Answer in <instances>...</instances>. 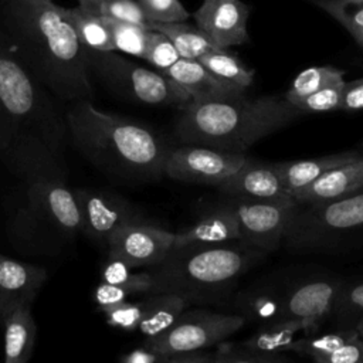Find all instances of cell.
I'll use <instances>...</instances> for the list:
<instances>
[{"instance_id":"cell-1","label":"cell","mask_w":363,"mask_h":363,"mask_svg":"<svg viewBox=\"0 0 363 363\" xmlns=\"http://www.w3.org/2000/svg\"><path fill=\"white\" fill-rule=\"evenodd\" d=\"M0 28L50 92L67 102L94 98L86 47L51 0H7Z\"/></svg>"},{"instance_id":"cell-2","label":"cell","mask_w":363,"mask_h":363,"mask_svg":"<svg viewBox=\"0 0 363 363\" xmlns=\"http://www.w3.org/2000/svg\"><path fill=\"white\" fill-rule=\"evenodd\" d=\"M64 118L77 150L111 177L147 183L164 176L170 146L150 126L101 111L89 99L71 102Z\"/></svg>"},{"instance_id":"cell-3","label":"cell","mask_w":363,"mask_h":363,"mask_svg":"<svg viewBox=\"0 0 363 363\" xmlns=\"http://www.w3.org/2000/svg\"><path fill=\"white\" fill-rule=\"evenodd\" d=\"M302 112L285 98L244 95L225 99L191 101L180 109L174 136L180 145H199L244 153L262 138L291 123Z\"/></svg>"},{"instance_id":"cell-4","label":"cell","mask_w":363,"mask_h":363,"mask_svg":"<svg viewBox=\"0 0 363 363\" xmlns=\"http://www.w3.org/2000/svg\"><path fill=\"white\" fill-rule=\"evenodd\" d=\"M264 254L242 241L170 250L152 267V294H173L187 303L220 302Z\"/></svg>"},{"instance_id":"cell-5","label":"cell","mask_w":363,"mask_h":363,"mask_svg":"<svg viewBox=\"0 0 363 363\" xmlns=\"http://www.w3.org/2000/svg\"><path fill=\"white\" fill-rule=\"evenodd\" d=\"M0 156L23 179L35 216L65 237L79 233V211L74 189L65 180L60 153L37 136L18 132Z\"/></svg>"},{"instance_id":"cell-6","label":"cell","mask_w":363,"mask_h":363,"mask_svg":"<svg viewBox=\"0 0 363 363\" xmlns=\"http://www.w3.org/2000/svg\"><path fill=\"white\" fill-rule=\"evenodd\" d=\"M0 104L18 132L41 139L61 153L67 133L64 113L47 88L34 77L0 28Z\"/></svg>"},{"instance_id":"cell-7","label":"cell","mask_w":363,"mask_h":363,"mask_svg":"<svg viewBox=\"0 0 363 363\" xmlns=\"http://www.w3.org/2000/svg\"><path fill=\"white\" fill-rule=\"evenodd\" d=\"M363 241V190L349 197L294 204L284 242L296 251H333Z\"/></svg>"},{"instance_id":"cell-8","label":"cell","mask_w":363,"mask_h":363,"mask_svg":"<svg viewBox=\"0 0 363 363\" xmlns=\"http://www.w3.org/2000/svg\"><path fill=\"white\" fill-rule=\"evenodd\" d=\"M91 77L115 95L145 105L174 106L179 111L191 102V98L170 78L159 71L145 68L115 51L86 48Z\"/></svg>"},{"instance_id":"cell-9","label":"cell","mask_w":363,"mask_h":363,"mask_svg":"<svg viewBox=\"0 0 363 363\" xmlns=\"http://www.w3.org/2000/svg\"><path fill=\"white\" fill-rule=\"evenodd\" d=\"M238 313L211 309H186L176 322L157 336L146 337L145 347L156 354H173L203 350L221 343L245 325Z\"/></svg>"},{"instance_id":"cell-10","label":"cell","mask_w":363,"mask_h":363,"mask_svg":"<svg viewBox=\"0 0 363 363\" xmlns=\"http://www.w3.org/2000/svg\"><path fill=\"white\" fill-rule=\"evenodd\" d=\"M248 160L250 157L245 153H233L199 145H179L169 149L163 174L177 182L216 187L240 170Z\"/></svg>"},{"instance_id":"cell-11","label":"cell","mask_w":363,"mask_h":363,"mask_svg":"<svg viewBox=\"0 0 363 363\" xmlns=\"http://www.w3.org/2000/svg\"><path fill=\"white\" fill-rule=\"evenodd\" d=\"M74 194L79 211V233L92 240L106 244L116 230L129 224L145 223L143 213L113 190L77 187Z\"/></svg>"},{"instance_id":"cell-12","label":"cell","mask_w":363,"mask_h":363,"mask_svg":"<svg viewBox=\"0 0 363 363\" xmlns=\"http://www.w3.org/2000/svg\"><path fill=\"white\" fill-rule=\"evenodd\" d=\"M224 201L235 214L244 244L265 254L281 245L292 207L228 196H224Z\"/></svg>"},{"instance_id":"cell-13","label":"cell","mask_w":363,"mask_h":363,"mask_svg":"<svg viewBox=\"0 0 363 363\" xmlns=\"http://www.w3.org/2000/svg\"><path fill=\"white\" fill-rule=\"evenodd\" d=\"M174 244V233L152 223H135L116 230L106 241L108 257L119 258L132 268L155 267Z\"/></svg>"},{"instance_id":"cell-14","label":"cell","mask_w":363,"mask_h":363,"mask_svg":"<svg viewBox=\"0 0 363 363\" xmlns=\"http://www.w3.org/2000/svg\"><path fill=\"white\" fill-rule=\"evenodd\" d=\"M343 282V279L328 277L298 282L282 295L281 319L305 320L319 329L322 322L330 316Z\"/></svg>"},{"instance_id":"cell-15","label":"cell","mask_w":363,"mask_h":363,"mask_svg":"<svg viewBox=\"0 0 363 363\" xmlns=\"http://www.w3.org/2000/svg\"><path fill=\"white\" fill-rule=\"evenodd\" d=\"M216 189L228 197L268 201L285 207L295 204L284 189L274 163L258 162L251 157L240 170L216 186Z\"/></svg>"},{"instance_id":"cell-16","label":"cell","mask_w":363,"mask_h":363,"mask_svg":"<svg viewBox=\"0 0 363 363\" xmlns=\"http://www.w3.org/2000/svg\"><path fill=\"white\" fill-rule=\"evenodd\" d=\"M193 16L197 27L221 50L248 41L250 7L241 0H204Z\"/></svg>"},{"instance_id":"cell-17","label":"cell","mask_w":363,"mask_h":363,"mask_svg":"<svg viewBox=\"0 0 363 363\" xmlns=\"http://www.w3.org/2000/svg\"><path fill=\"white\" fill-rule=\"evenodd\" d=\"M45 279L43 267L0 254V323L16 309L31 306Z\"/></svg>"},{"instance_id":"cell-18","label":"cell","mask_w":363,"mask_h":363,"mask_svg":"<svg viewBox=\"0 0 363 363\" xmlns=\"http://www.w3.org/2000/svg\"><path fill=\"white\" fill-rule=\"evenodd\" d=\"M241 241L240 227L231 207L223 201L207 208L191 225L174 233L172 250L218 245Z\"/></svg>"},{"instance_id":"cell-19","label":"cell","mask_w":363,"mask_h":363,"mask_svg":"<svg viewBox=\"0 0 363 363\" xmlns=\"http://www.w3.org/2000/svg\"><path fill=\"white\" fill-rule=\"evenodd\" d=\"M363 190V153L347 163L336 166L319 176L309 186L295 191V204H318L336 201Z\"/></svg>"},{"instance_id":"cell-20","label":"cell","mask_w":363,"mask_h":363,"mask_svg":"<svg viewBox=\"0 0 363 363\" xmlns=\"http://www.w3.org/2000/svg\"><path fill=\"white\" fill-rule=\"evenodd\" d=\"M160 74L176 82L191 98V101L225 99L242 96L245 94V88L218 78L197 60L180 58Z\"/></svg>"},{"instance_id":"cell-21","label":"cell","mask_w":363,"mask_h":363,"mask_svg":"<svg viewBox=\"0 0 363 363\" xmlns=\"http://www.w3.org/2000/svg\"><path fill=\"white\" fill-rule=\"evenodd\" d=\"M362 153L363 150H346L312 159L275 162L274 166L279 174L284 189L289 196H292L295 191L309 186L325 172L343 163L352 162L357 159Z\"/></svg>"},{"instance_id":"cell-22","label":"cell","mask_w":363,"mask_h":363,"mask_svg":"<svg viewBox=\"0 0 363 363\" xmlns=\"http://www.w3.org/2000/svg\"><path fill=\"white\" fill-rule=\"evenodd\" d=\"M4 363H27L31 357L37 326L30 306L11 312L4 320Z\"/></svg>"},{"instance_id":"cell-23","label":"cell","mask_w":363,"mask_h":363,"mask_svg":"<svg viewBox=\"0 0 363 363\" xmlns=\"http://www.w3.org/2000/svg\"><path fill=\"white\" fill-rule=\"evenodd\" d=\"M318 329L305 320L279 319L261 328L244 343V347L262 353L282 354L292 349L298 333L312 335Z\"/></svg>"},{"instance_id":"cell-24","label":"cell","mask_w":363,"mask_h":363,"mask_svg":"<svg viewBox=\"0 0 363 363\" xmlns=\"http://www.w3.org/2000/svg\"><path fill=\"white\" fill-rule=\"evenodd\" d=\"M140 302L142 319L138 330L145 337L157 336L169 329L189 306L183 298L173 294H149Z\"/></svg>"},{"instance_id":"cell-25","label":"cell","mask_w":363,"mask_h":363,"mask_svg":"<svg viewBox=\"0 0 363 363\" xmlns=\"http://www.w3.org/2000/svg\"><path fill=\"white\" fill-rule=\"evenodd\" d=\"M61 13L74 28L82 45L96 51H115L105 17L88 13L79 6L61 7Z\"/></svg>"},{"instance_id":"cell-26","label":"cell","mask_w":363,"mask_h":363,"mask_svg":"<svg viewBox=\"0 0 363 363\" xmlns=\"http://www.w3.org/2000/svg\"><path fill=\"white\" fill-rule=\"evenodd\" d=\"M149 30H156L169 37L170 41L174 44L180 58L184 60H199L204 54L213 50H218V47L210 40V37L204 31L184 21L150 23Z\"/></svg>"},{"instance_id":"cell-27","label":"cell","mask_w":363,"mask_h":363,"mask_svg":"<svg viewBox=\"0 0 363 363\" xmlns=\"http://www.w3.org/2000/svg\"><path fill=\"white\" fill-rule=\"evenodd\" d=\"M343 77H345V69H340L336 67H330V65L309 67L295 77L291 88L286 91L284 98L289 104H294L295 101L305 98L325 86L345 81Z\"/></svg>"},{"instance_id":"cell-28","label":"cell","mask_w":363,"mask_h":363,"mask_svg":"<svg viewBox=\"0 0 363 363\" xmlns=\"http://www.w3.org/2000/svg\"><path fill=\"white\" fill-rule=\"evenodd\" d=\"M197 61L218 78L231 81L242 88H247L254 79V69L244 65L234 54L225 50H213Z\"/></svg>"},{"instance_id":"cell-29","label":"cell","mask_w":363,"mask_h":363,"mask_svg":"<svg viewBox=\"0 0 363 363\" xmlns=\"http://www.w3.org/2000/svg\"><path fill=\"white\" fill-rule=\"evenodd\" d=\"M330 318L337 323V329H354L363 318V281L343 282Z\"/></svg>"},{"instance_id":"cell-30","label":"cell","mask_w":363,"mask_h":363,"mask_svg":"<svg viewBox=\"0 0 363 363\" xmlns=\"http://www.w3.org/2000/svg\"><path fill=\"white\" fill-rule=\"evenodd\" d=\"M129 267L119 258L108 257L101 271L102 282L118 285L126 288L133 294H152L153 291V277L150 272H133Z\"/></svg>"},{"instance_id":"cell-31","label":"cell","mask_w":363,"mask_h":363,"mask_svg":"<svg viewBox=\"0 0 363 363\" xmlns=\"http://www.w3.org/2000/svg\"><path fill=\"white\" fill-rule=\"evenodd\" d=\"M105 20L111 31L115 51L145 58L149 28H145L132 23L108 18V17H105Z\"/></svg>"},{"instance_id":"cell-32","label":"cell","mask_w":363,"mask_h":363,"mask_svg":"<svg viewBox=\"0 0 363 363\" xmlns=\"http://www.w3.org/2000/svg\"><path fill=\"white\" fill-rule=\"evenodd\" d=\"M244 318L252 319L258 323L267 325L281 319L282 315V295L274 291L250 292L240 301Z\"/></svg>"},{"instance_id":"cell-33","label":"cell","mask_w":363,"mask_h":363,"mask_svg":"<svg viewBox=\"0 0 363 363\" xmlns=\"http://www.w3.org/2000/svg\"><path fill=\"white\" fill-rule=\"evenodd\" d=\"M84 10L96 16L132 23L145 28L150 27V21L145 16L138 0H95Z\"/></svg>"},{"instance_id":"cell-34","label":"cell","mask_w":363,"mask_h":363,"mask_svg":"<svg viewBox=\"0 0 363 363\" xmlns=\"http://www.w3.org/2000/svg\"><path fill=\"white\" fill-rule=\"evenodd\" d=\"M337 20L363 47V4H347L343 0H311Z\"/></svg>"},{"instance_id":"cell-35","label":"cell","mask_w":363,"mask_h":363,"mask_svg":"<svg viewBox=\"0 0 363 363\" xmlns=\"http://www.w3.org/2000/svg\"><path fill=\"white\" fill-rule=\"evenodd\" d=\"M143 60L152 64L159 72H163L174 62H177L180 60V55L169 37L156 30H149L147 45Z\"/></svg>"},{"instance_id":"cell-36","label":"cell","mask_w":363,"mask_h":363,"mask_svg":"<svg viewBox=\"0 0 363 363\" xmlns=\"http://www.w3.org/2000/svg\"><path fill=\"white\" fill-rule=\"evenodd\" d=\"M345 81L332 84L329 86H325L305 98H301L295 101L292 105L298 108L302 113L306 112H326V111H335L339 109L340 104V95L343 89Z\"/></svg>"},{"instance_id":"cell-37","label":"cell","mask_w":363,"mask_h":363,"mask_svg":"<svg viewBox=\"0 0 363 363\" xmlns=\"http://www.w3.org/2000/svg\"><path fill=\"white\" fill-rule=\"evenodd\" d=\"M150 23H179L189 18L179 0H138Z\"/></svg>"},{"instance_id":"cell-38","label":"cell","mask_w":363,"mask_h":363,"mask_svg":"<svg viewBox=\"0 0 363 363\" xmlns=\"http://www.w3.org/2000/svg\"><path fill=\"white\" fill-rule=\"evenodd\" d=\"M101 312L105 315L108 325L128 332H133L138 330L139 322L142 319V302L125 301L118 305L102 309Z\"/></svg>"},{"instance_id":"cell-39","label":"cell","mask_w":363,"mask_h":363,"mask_svg":"<svg viewBox=\"0 0 363 363\" xmlns=\"http://www.w3.org/2000/svg\"><path fill=\"white\" fill-rule=\"evenodd\" d=\"M214 363H291L288 359L277 353H262L244 347V350H233L231 347H220L214 353Z\"/></svg>"},{"instance_id":"cell-40","label":"cell","mask_w":363,"mask_h":363,"mask_svg":"<svg viewBox=\"0 0 363 363\" xmlns=\"http://www.w3.org/2000/svg\"><path fill=\"white\" fill-rule=\"evenodd\" d=\"M130 295H132V292L128 291L126 288L112 285V284H106V282H101L94 289L92 299L98 305L99 311H102V309H106L109 306H113V305H118L121 302L128 301V298Z\"/></svg>"},{"instance_id":"cell-41","label":"cell","mask_w":363,"mask_h":363,"mask_svg":"<svg viewBox=\"0 0 363 363\" xmlns=\"http://www.w3.org/2000/svg\"><path fill=\"white\" fill-rule=\"evenodd\" d=\"M339 109L343 111H359L363 109V78L345 81Z\"/></svg>"},{"instance_id":"cell-42","label":"cell","mask_w":363,"mask_h":363,"mask_svg":"<svg viewBox=\"0 0 363 363\" xmlns=\"http://www.w3.org/2000/svg\"><path fill=\"white\" fill-rule=\"evenodd\" d=\"M157 363H214V354H210L201 350L173 353V354H164V356L159 354Z\"/></svg>"},{"instance_id":"cell-43","label":"cell","mask_w":363,"mask_h":363,"mask_svg":"<svg viewBox=\"0 0 363 363\" xmlns=\"http://www.w3.org/2000/svg\"><path fill=\"white\" fill-rule=\"evenodd\" d=\"M18 133V129L14 123V121L9 116V113L4 111V108L0 104V153L6 150L16 135Z\"/></svg>"},{"instance_id":"cell-44","label":"cell","mask_w":363,"mask_h":363,"mask_svg":"<svg viewBox=\"0 0 363 363\" xmlns=\"http://www.w3.org/2000/svg\"><path fill=\"white\" fill-rule=\"evenodd\" d=\"M159 354L149 349H136L123 357L122 363H157Z\"/></svg>"},{"instance_id":"cell-45","label":"cell","mask_w":363,"mask_h":363,"mask_svg":"<svg viewBox=\"0 0 363 363\" xmlns=\"http://www.w3.org/2000/svg\"><path fill=\"white\" fill-rule=\"evenodd\" d=\"M95 0H78V6L81 7V9H85V7H88L91 3H94Z\"/></svg>"},{"instance_id":"cell-46","label":"cell","mask_w":363,"mask_h":363,"mask_svg":"<svg viewBox=\"0 0 363 363\" xmlns=\"http://www.w3.org/2000/svg\"><path fill=\"white\" fill-rule=\"evenodd\" d=\"M357 332H359V335L362 336V339H363V318L357 322V325H356V328H354Z\"/></svg>"},{"instance_id":"cell-47","label":"cell","mask_w":363,"mask_h":363,"mask_svg":"<svg viewBox=\"0 0 363 363\" xmlns=\"http://www.w3.org/2000/svg\"><path fill=\"white\" fill-rule=\"evenodd\" d=\"M6 3H7V0H0V21H1V17H3V11H4V7H6Z\"/></svg>"},{"instance_id":"cell-48","label":"cell","mask_w":363,"mask_h":363,"mask_svg":"<svg viewBox=\"0 0 363 363\" xmlns=\"http://www.w3.org/2000/svg\"><path fill=\"white\" fill-rule=\"evenodd\" d=\"M347 4H363V0H343Z\"/></svg>"},{"instance_id":"cell-49","label":"cell","mask_w":363,"mask_h":363,"mask_svg":"<svg viewBox=\"0 0 363 363\" xmlns=\"http://www.w3.org/2000/svg\"><path fill=\"white\" fill-rule=\"evenodd\" d=\"M51 1H52V0H51Z\"/></svg>"}]
</instances>
